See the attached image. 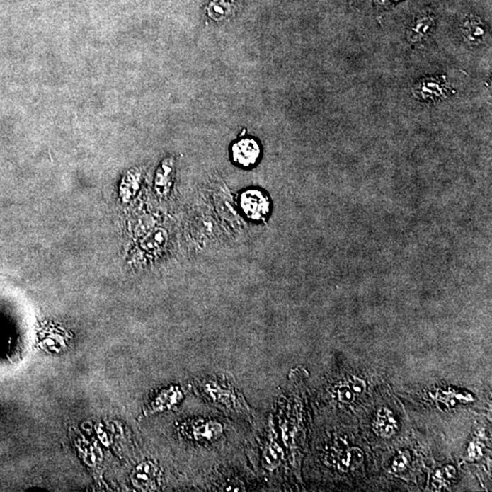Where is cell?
<instances>
[{"label": "cell", "mask_w": 492, "mask_h": 492, "mask_svg": "<svg viewBox=\"0 0 492 492\" xmlns=\"http://www.w3.org/2000/svg\"><path fill=\"white\" fill-rule=\"evenodd\" d=\"M193 389L197 395L224 413L252 422L250 406L230 374H214L197 379L193 382Z\"/></svg>", "instance_id": "1"}, {"label": "cell", "mask_w": 492, "mask_h": 492, "mask_svg": "<svg viewBox=\"0 0 492 492\" xmlns=\"http://www.w3.org/2000/svg\"><path fill=\"white\" fill-rule=\"evenodd\" d=\"M224 426L217 421L207 418H193L182 427L187 440L197 443H212L224 435Z\"/></svg>", "instance_id": "2"}, {"label": "cell", "mask_w": 492, "mask_h": 492, "mask_svg": "<svg viewBox=\"0 0 492 492\" xmlns=\"http://www.w3.org/2000/svg\"><path fill=\"white\" fill-rule=\"evenodd\" d=\"M240 205L244 214L253 221L268 217L270 212L268 197L259 190H247L242 193Z\"/></svg>", "instance_id": "3"}, {"label": "cell", "mask_w": 492, "mask_h": 492, "mask_svg": "<svg viewBox=\"0 0 492 492\" xmlns=\"http://www.w3.org/2000/svg\"><path fill=\"white\" fill-rule=\"evenodd\" d=\"M234 163L244 168L253 166L260 158L261 148L255 139L243 138L234 142L231 148Z\"/></svg>", "instance_id": "4"}, {"label": "cell", "mask_w": 492, "mask_h": 492, "mask_svg": "<svg viewBox=\"0 0 492 492\" xmlns=\"http://www.w3.org/2000/svg\"><path fill=\"white\" fill-rule=\"evenodd\" d=\"M159 469L154 463L145 462L132 472L133 484L142 491H154L158 487Z\"/></svg>", "instance_id": "5"}, {"label": "cell", "mask_w": 492, "mask_h": 492, "mask_svg": "<svg viewBox=\"0 0 492 492\" xmlns=\"http://www.w3.org/2000/svg\"><path fill=\"white\" fill-rule=\"evenodd\" d=\"M435 23H436V17L431 12H422L418 14L408 30L409 42H422L433 33Z\"/></svg>", "instance_id": "6"}, {"label": "cell", "mask_w": 492, "mask_h": 492, "mask_svg": "<svg viewBox=\"0 0 492 492\" xmlns=\"http://www.w3.org/2000/svg\"><path fill=\"white\" fill-rule=\"evenodd\" d=\"M183 392L179 387H171L170 389L164 390L155 399L154 404L151 405V411H158L161 409H166L176 406L182 401Z\"/></svg>", "instance_id": "7"}, {"label": "cell", "mask_w": 492, "mask_h": 492, "mask_svg": "<svg viewBox=\"0 0 492 492\" xmlns=\"http://www.w3.org/2000/svg\"><path fill=\"white\" fill-rule=\"evenodd\" d=\"M173 164L171 161H165L158 171L155 187L160 195H166L173 183Z\"/></svg>", "instance_id": "8"}, {"label": "cell", "mask_w": 492, "mask_h": 492, "mask_svg": "<svg viewBox=\"0 0 492 492\" xmlns=\"http://www.w3.org/2000/svg\"><path fill=\"white\" fill-rule=\"evenodd\" d=\"M464 33L467 39L474 43L476 41H481L484 35V30L482 28L481 21L474 18H469L464 24Z\"/></svg>", "instance_id": "9"}, {"label": "cell", "mask_w": 492, "mask_h": 492, "mask_svg": "<svg viewBox=\"0 0 492 492\" xmlns=\"http://www.w3.org/2000/svg\"><path fill=\"white\" fill-rule=\"evenodd\" d=\"M231 12V0H211L209 4V14L214 20L227 17Z\"/></svg>", "instance_id": "10"}, {"label": "cell", "mask_w": 492, "mask_h": 492, "mask_svg": "<svg viewBox=\"0 0 492 492\" xmlns=\"http://www.w3.org/2000/svg\"><path fill=\"white\" fill-rule=\"evenodd\" d=\"M396 1H399V0H374L376 4L379 6H387L392 4V3H395Z\"/></svg>", "instance_id": "11"}]
</instances>
